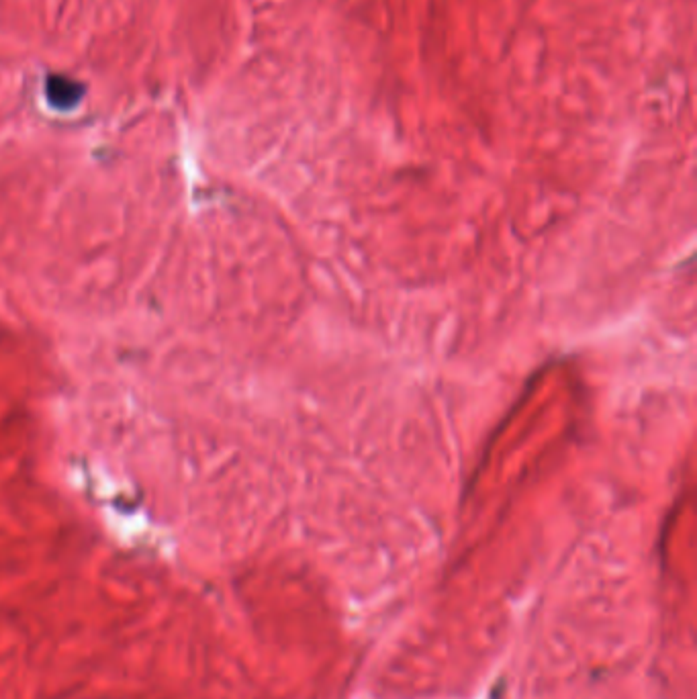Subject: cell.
I'll return each mask as SVG.
<instances>
[{
	"label": "cell",
	"mask_w": 697,
	"mask_h": 699,
	"mask_svg": "<svg viewBox=\"0 0 697 699\" xmlns=\"http://www.w3.org/2000/svg\"><path fill=\"white\" fill-rule=\"evenodd\" d=\"M84 90L82 82L64 74H52L45 80V97L56 111L76 109L84 97Z\"/></svg>",
	"instance_id": "6da1fadb"
}]
</instances>
